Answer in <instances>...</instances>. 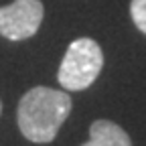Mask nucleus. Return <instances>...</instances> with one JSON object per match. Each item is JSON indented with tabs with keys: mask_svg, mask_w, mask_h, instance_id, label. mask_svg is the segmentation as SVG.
Returning a JSON list of instances; mask_svg holds the SVG:
<instances>
[{
	"mask_svg": "<svg viewBox=\"0 0 146 146\" xmlns=\"http://www.w3.org/2000/svg\"><path fill=\"white\" fill-rule=\"evenodd\" d=\"M45 16L41 0H14L0 8V35L8 41H25L39 31Z\"/></svg>",
	"mask_w": 146,
	"mask_h": 146,
	"instance_id": "nucleus-3",
	"label": "nucleus"
},
{
	"mask_svg": "<svg viewBox=\"0 0 146 146\" xmlns=\"http://www.w3.org/2000/svg\"><path fill=\"white\" fill-rule=\"evenodd\" d=\"M0 114H2V102H0Z\"/></svg>",
	"mask_w": 146,
	"mask_h": 146,
	"instance_id": "nucleus-6",
	"label": "nucleus"
},
{
	"mask_svg": "<svg viewBox=\"0 0 146 146\" xmlns=\"http://www.w3.org/2000/svg\"><path fill=\"white\" fill-rule=\"evenodd\" d=\"M102 67H104L102 47L94 39L81 36L67 47L65 57L59 65L57 79L69 91H81L98 79Z\"/></svg>",
	"mask_w": 146,
	"mask_h": 146,
	"instance_id": "nucleus-2",
	"label": "nucleus"
},
{
	"mask_svg": "<svg viewBox=\"0 0 146 146\" xmlns=\"http://www.w3.org/2000/svg\"><path fill=\"white\" fill-rule=\"evenodd\" d=\"M81 146H132V140L116 122L96 120L89 126V140Z\"/></svg>",
	"mask_w": 146,
	"mask_h": 146,
	"instance_id": "nucleus-4",
	"label": "nucleus"
},
{
	"mask_svg": "<svg viewBox=\"0 0 146 146\" xmlns=\"http://www.w3.org/2000/svg\"><path fill=\"white\" fill-rule=\"evenodd\" d=\"M73 102L61 89L36 85L29 89L18 102L16 122L27 140L35 144H49L57 138L63 122L71 114Z\"/></svg>",
	"mask_w": 146,
	"mask_h": 146,
	"instance_id": "nucleus-1",
	"label": "nucleus"
},
{
	"mask_svg": "<svg viewBox=\"0 0 146 146\" xmlns=\"http://www.w3.org/2000/svg\"><path fill=\"white\" fill-rule=\"evenodd\" d=\"M130 16L134 25L146 35V0H132L130 2Z\"/></svg>",
	"mask_w": 146,
	"mask_h": 146,
	"instance_id": "nucleus-5",
	"label": "nucleus"
}]
</instances>
